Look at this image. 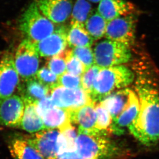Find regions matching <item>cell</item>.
Segmentation results:
<instances>
[{"instance_id":"obj_11","label":"cell","mask_w":159,"mask_h":159,"mask_svg":"<svg viewBox=\"0 0 159 159\" xmlns=\"http://www.w3.org/2000/svg\"><path fill=\"white\" fill-rule=\"evenodd\" d=\"M25 110V101L18 95L0 99V124L11 128H19Z\"/></svg>"},{"instance_id":"obj_3","label":"cell","mask_w":159,"mask_h":159,"mask_svg":"<svg viewBox=\"0 0 159 159\" xmlns=\"http://www.w3.org/2000/svg\"><path fill=\"white\" fill-rule=\"evenodd\" d=\"M19 28L26 39L35 43L48 37L57 29L54 23L40 11L36 1L23 12L19 22Z\"/></svg>"},{"instance_id":"obj_9","label":"cell","mask_w":159,"mask_h":159,"mask_svg":"<svg viewBox=\"0 0 159 159\" xmlns=\"http://www.w3.org/2000/svg\"><path fill=\"white\" fill-rule=\"evenodd\" d=\"M14 57L10 53H6L0 61V99L19 92L21 85Z\"/></svg>"},{"instance_id":"obj_23","label":"cell","mask_w":159,"mask_h":159,"mask_svg":"<svg viewBox=\"0 0 159 159\" xmlns=\"http://www.w3.org/2000/svg\"><path fill=\"white\" fill-rule=\"evenodd\" d=\"M108 22L102 17L97 10H93L84 24L86 30L94 40L105 36Z\"/></svg>"},{"instance_id":"obj_28","label":"cell","mask_w":159,"mask_h":159,"mask_svg":"<svg viewBox=\"0 0 159 159\" xmlns=\"http://www.w3.org/2000/svg\"><path fill=\"white\" fill-rule=\"evenodd\" d=\"M71 50L74 55L84 65L86 70L95 65L93 51L91 47H75Z\"/></svg>"},{"instance_id":"obj_10","label":"cell","mask_w":159,"mask_h":159,"mask_svg":"<svg viewBox=\"0 0 159 159\" xmlns=\"http://www.w3.org/2000/svg\"><path fill=\"white\" fill-rule=\"evenodd\" d=\"M60 133L58 129H44L26 138L43 159H57Z\"/></svg>"},{"instance_id":"obj_22","label":"cell","mask_w":159,"mask_h":159,"mask_svg":"<svg viewBox=\"0 0 159 159\" xmlns=\"http://www.w3.org/2000/svg\"><path fill=\"white\" fill-rule=\"evenodd\" d=\"M41 117L45 129H58L60 130L71 124L69 112L56 107L46 111L41 115Z\"/></svg>"},{"instance_id":"obj_13","label":"cell","mask_w":159,"mask_h":159,"mask_svg":"<svg viewBox=\"0 0 159 159\" xmlns=\"http://www.w3.org/2000/svg\"><path fill=\"white\" fill-rule=\"evenodd\" d=\"M74 0H37L41 12L54 24L64 23L71 16Z\"/></svg>"},{"instance_id":"obj_24","label":"cell","mask_w":159,"mask_h":159,"mask_svg":"<svg viewBox=\"0 0 159 159\" xmlns=\"http://www.w3.org/2000/svg\"><path fill=\"white\" fill-rule=\"evenodd\" d=\"M93 11L91 2L88 0H76L71 14L70 23L77 22L84 25Z\"/></svg>"},{"instance_id":"obj_18","label":"cell","mask_w":159,"mask_h":159,"mask_svg":"<svg viewBox=\"0 0 159 159\" xmlns=\"http://www.w3.org/2000/svg\"><path fill=\"white\" fill-rule=\"evenodd\" d=\"M23 81L22 85H20L19 92L25 103L37 104L51 93L50 89L42 84L36 77Z\"/></svg>"},{"instance_id":"obj_20","label":"cell","mask_w":159,"mask_h":159,"mask_svg":"<svg viewBox=\"0 0 159 159\" xmlns=\"http://www.w3.org/2000/svg\"><path fill=\"white\" fill-rule=\"evenodd\" d=\"M19 128L30 133H37L45 129L36 104L25 103V112Z\"/></svg>"},{"instance_id":"obj_27","label":"cell","mask_w":159,"mask_h":159,"mask_svg":"<svg viewBox=\"0 0 159 159\" xmlns=\"http://www.w3.org/2000/svg\"><path fill=\"white\" fill-rule=\"evenodd\" d=\"M36 77L42 84L50 89L51 91L60 86L59 77L53 73L47 66H44L39 69Z\"/></svg>"},{"instance_id":"obj_25","label":"cell","mask_w":159,"mask_h":159,"mask_svg":"<svg viewBox=\"0 0 159 159\" xmlns=\"http://www.w3.org/2000/svg\"><path fill=\"white\" fill-rule=\"evenodd\" d=\"M95 110L97 115V129L106 135L112 133L111 128L113 120L110 112L100 103L95 104Z\"/></svg>"},{"instance_id":"obj_5","label":"cell","mask_w":159,"mask_h":159,"mask_svg":"<svg viewBox=\"0 0 159 159\" xmlns=\"http://www.w3.org/2000/svg\"><path fill=\"white\" fill-rule=\"evenodd\" d=\"M105 135H91L78 133L76 145L80 155L85 159H100L114 153L115 147Z\"/></svg>"},{"instance_id":"obj_21","label":"cell","mask_w":159,"mask_h":159,"mask_svg":"<svg viewBox=\"0 0 159 159\" xmlns=\"http://www.w3.org/2000/svg\"><path fill=\"white\" fill-rule=\"evenodd\" d=\"M94 41L86 30L84 25L77 22L70 23L67 32L68 45L69 47L71 48L91 47Z\"/></svg>"},{"instance_id":"obj_30","label":"cell","mask_w":159,"mask_h":159,"mask_svg":"<svg viewBox=\"0 0 159 159\" xmlns=\"http://www.w3.org/2000/svg\"><path fill=\"white\" fill-rule=\"evenodd\" d=\"M100 69L101 68L96 65H94L86 70L82 75V88L89 96L92 93L94 81Z\"/></svg>"},{"instance_id":"obj_32","label":"cell","mask_w":159,"mask_h":159,"mask_svg":"<svg viewBox=\"0 0 159 159\" xmlns=\"http://www.w3.org/2000/svg\"><path fill=\"white\" fill-rule=\"evenodd\" d=\"M36 105L37 111L40 116L47 111L55 107L51 96L49 95L39 101Z\"/></svg>"},{"instance_id":"obj_17","label":"cell","mask_w":159,"mask_h":159,"mask_svg":"<svg viewBox=\"0 0 159 159\" xmlns=\"http://www.w3.org/2000/svg\"><path fill=\"white\" fill-rule=\"evenodd\" d=\"M140 103L139 98L133 92L130 103L127 108L116 119L113 121L111 126V132L116 134H121L124 132L125 127H129L139 113Z\"/></svg>"},{"instance_id":"obj_31","label":"cell","mask_w":159,"mask_h":159,"mask_svg":"<svg viewBox=\"0 0 159 159\" xmlns=\"http://www.w3.org/2000/svg\"><path fill=\"white\" fill-rule=\"evenodd\" d=\"M60 86L70 89H76L82 87V76H77L65 72L59 77Z\"/></svg>"},{"instance_id":"obj_7","label":"cell","mask_w":159,"mask_h":159,"mask_svg":"<svg viewBox=\"0 0 159 159\" xmlns=\"http://www.w3.org/2000/svg\"><path fill=\"white\" fill-rule=\"evenodd\" d=\"M50 93L55 107L66 110H76L93 102L89 95L82 87L70 89L58 86L53 89Z\"/></svg>"},{"instance_id":"obj_15","label":"cell","mask_w":159,"mask_h":159,"mask_svg":"<svg viewBox=\"0 0 159 159\" xmlns=\"http://www.w3.org/2000/svg\"><path fill=\"white\" fill-rule=\"evenodd\" d=\"M133 92L129 89H119L106 97L99 103L110 112L113 121L128 106Z\"/></svg>"},{"instance_id":"obj_29","label":"cell","mask_w":159,"mask_h":159,"mask_svg":"<svg viewBox=\"0 0 159 159\" xmlns=\"http://www.w3.org/2000/svg\"><path fill=\"white\" fill-rule=\"evenodd\" d=\"M47 66L58 77L65 74L66 71L65 52L60 55L52 57L48 61Z\"/></svg>"},{"instance_id":"obj_12","label":"cell","mask_w":159,"mask_h":159,"mask_svg":"<svg viewBox=\"0 0 159 159\" xmlns=\"http://www.w3.org/2000/svg\"><path fill=\"white\" fill-rule=\"evenodd\" d=\"M68 29L64 25L58 26L48 37L34 43L40 56L53 57L64 53L68 46Z\"/></svg>"},{"instance_id":"obj_33","label":"cell","mask_w":159,"mask_h":159,"mask_svg":"<svg viewBox=\"0 0 159 159\" xmlns=\"http://www.w3.org/2000/svg\"><path fill=\"white\" fill-rule=\"evenodd\" d=\"M91 3H99L101 0H88Z\"/></svg>"},{"instance_id":"obj_26","label":"cell","mask_w":159,"mask_h":159,"mask_svg":"<svg viewBox=\"0 0 159 159\" xmlns=\"http://www.w3.org/2000/svg\"><path fill=\"white\" fill-rule=\"evenodd\" d=\"M66 71L77 76H82L86 71L85 67L75 55L72 50L65 51Z\"/></svg>"},{"instance_id":"obj_19","label":"cell","mask_w":159,"mask_h":159,"mask_svg":"<svg viewBox=\"0 0 159 159\" xmlns=\"http://www.w3.org/2000/svg\"><path fill=\"white\" fill-rule=\"evenodd\" d=\"M8 146L14 159H44L26 138L14 137L9 141Z\"/></svg>"},{"instance_id":"obj_6","label":"cell","mask_w":159,"mask_h":159,"mask_svg":"<svg viewBox=\"0 0 159 159\" xmlns=\"http://www.w3.org/2000/svg\"><path fill=\"white\" fill-rule=\"evenodd\" d=\"M39 56L34 42L25 39L19 44L14 60L17 71L23 81L36 77L39 71Z\"/></svg>"},{"instance_id":"obj_14","label":"cell","mask_w":159,"mask_h":159,"mask_svg":"<svg viewBox=\"0 0 159 159\" xmlns=\"http://www.w3.org/2000/svg\"><path fill=\"white\" fill-rule=\"evenodd\" d=\"M72 124L78 125V132L91 135H105L96 128L97 115L95 103L87 104L80 109L68 111Z\"/></svg>"},{"instance_id":"obj_16","label":"cell","mask_w":159,"mask_h":159,"mask_svg":"<svg viewBox=\"0 0 159 159\" xmlns=\"http://www.w3.org/2000/svg\"><path fill=\"white\" fill-rule=\"evenodd\" d=\"M97 10L107 22L135 13L134 5L125 0H101Z\"/></svg>"},{"instance_id":"obj_8","label":"cell","mask_w":159,"mask_h":159,"mask_svg":"<svg viewBox=\"0 0 159 159\" xmlns=\"http://www.w3.org/2000/svg\"><path fill=\"white\" fill-rule=\"evenodd\" d=\"M136 22L135 13L111 20L107 23L105 37L130 47L135 39Z\"/></svg>"},{"instance_id":"obj_2","label":"cell","mask_w":159,"mask_h":159,"mask_svg":"<svg viewBox=\"0 0 159 159\" xmlns=\"http://www.w3.org/2000/svg\"><path fill=\"white\" fill-rule=\"evenodd\" d=\"M134 74L124 65L100 69L93 82L90 98L93 102H100L106 97L131 84Z\"/></svg>"},{"instance_id":"obj_4","label":"cell","mask_w":159,"mask_h":159,"mask_svg":"<svg viewBox=\"0 0 159 159\" xmlns=\"http://www.w3.org/2000/svg\"><path fill=\"white\" fill-rule=\"evenodd\" d=\"M93 53L95 65L101 69L120 65L132 57L130 47L107 39L95 45Z\"/></svg>"},{"instance_id":"obj_1","label":"cell","mask_w":159,"mask_h":159,"mask_svg":"<svg viewBox=\"0 0 159 159\" xmlns=\"http://www.w3.org/2000/svg\"><path fill=\"white\" fill-rule=\"evenodd\" d=\"M136 90L140 109L128 128L143 144L154 145L159 141V90L150 80L143 77L137 80Z\"/></svg>"}]
</instances>
